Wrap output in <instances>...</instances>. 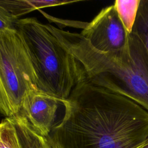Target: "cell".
<instances>
[{
	"instance_id": "7c38bea8",
	"label": "cell",
	"mask_w": 148,
	"mask_h": 148,
	"mask_svg": "<svg viewBox=\"0 0 148 148\" xmlns=\"http://www.w3.org/2000/svg\"><path fill=\"white\" fill-rule=\"evenodd\" d=\"M18 18L0 5V32L7 30H16Z\"/></svg>"
},
{
	"instance_id": "8fae6325",
	"label": "cell",
	"mask_w": 148,
	"mask_h": 148,
	"mask_svg": "<svg viewBox=\"0 0 148 148\" xmlns=\"http://www.w3.org/2000/svg\"><path fill=\"white\" fill-rule=\"evenodd\" d=\"M132 32L140 38L148 51V0H140Z\"/></svg>"
},
{
	"instance_id": "277c9868",
	"label": "cell",
	"mask_w": 148,
	"mask_h": 148,
	"mask_svg": "<svg viewBox=\"0 0 148 148\" xmlns=\"http://www.w3.org/2000/svg\"><path fill=\"white\" fill-rule=\"evenodd\" d=\"M39 90L25 45L18 32H0V113L6 117L20 114L25 98Z\"/></svg>"
},
{
	"instance_id": "30bf717a",
	"label": "cell",
	"mask_w": 148,
	"mask_h": 148,
	"mask_svg": "<svg viewBox=\"0 0 148 148\" xmlns=\"http://www.w3.org/2000/svg\"><path fill=\"white\" fill-rule=\"evenodd\" d=\"M0 148H23L12 117L0 122Z\"/></svg>"
},
{
	"instance_id": "52a82bcc",
	"label": "cell",
	"mask_w": 148,
	"mask_h": 148,
	"mask_svg": "<svg viewBox=\"0 0 148 148\" xmlns=\"http://www.w3.org/2000/svg\"><path fill=\"white\" fill-rule=\"evenodd\" d=\"M76 1H36V0H0V5L14 17H18L40 8L65 5Z\"/></svg>"
},
{
	"instance_id": "8992f818",
	"label": "cell",
	"mask_w": 148,
	"mask_h": 148,
	"mask_svg": "<svg viewBox=\"0 0 148 148\" xmlns=\"http://www.w3.org/2000/svg\"><path fill=\"white\" fill-rule=\"evenodd\" d=\"M63 101L39 90L35 91L25 98L20 114L38 133L48 136L54 125L58 106Z\"/></svg>"
},
{
	"instance_id": "7a4b0ae2",
	"label": "cell",
	"mask_w": 148,
	"mask_h": 148,
	"mask_svg": "<svg viewBox=\"0 0 148 148\" xmlns=\"http://www.w3.org/2000/svg\"><path fill=\"white\" fill-rule=\"evenodd\" d=\"M47 26L81 63L87 81L127 97L148 111V51L135 33H130L125 50L104 53L92 48L80 34Z\"/></svg>"
},
{
	"instance_id": "5b68a950",
	"label": "cell",
	"mask_w": 148,
	"mask_h": 148,
	"mask_svg": "<svg viewBox=\"0 0 148 148\" xmlns=\"http://www.w3.org/2000/svg\"><path fill=\"white\" fill-rule=\"evenodd\" d=\"M80 34L96 50L115 53L127 48L130 34L113 5L102 9L91 22L87 23Z\"/></svg>"
},
{
	"instance_id": "9c48e42d",
	"label": "cell",
	"mask_w": 148,
	"mask_h": 148,
	"mask_svg": "<svg viewBox=\"0 0 148 148\" xmlns=\"http://www.w3.org/2000/svg\"><path fill=\"white\" fill-rule=\"evenodd\" d=\"M140 0H116L113 5L126 30L130 34L134 27Z\"/></svg>"
},
{
	"instance_id": "3957f363",
	"label": "cell",
	"mask_w": 148,
	"mask_h": 148,
	"mask_svg": "<svg viewBox=\"0 0 148 148\" xmlns=\"http://www.w3.org/2000/svg\"><path fill=\"white\" fill-rule=\"evenodd\" d=\"M16 28L27 49L38 90L60 100L68 99L75 87L86 80L81 63L47 24L36 18L18 19Z\"/></svg>"
},
{
	"instance_id": "6da1fadb",
	"label": "cell",
	"mask_w": 148,
	"mask_h": 148,
	"mask_svg": "<svg viewBox=\"0 0 148 148\" xmlns=\"http://www.w3.org/2000/svg\"><path fill=\"white\" fill-rule=\"evenodd\" d=\"M49 135L57 148H134L148 137V111L130 98L79 83Z\"/></svg>"
},
{
	"instance_id": "ba28073f",
	"label": "cell",
	"mask_w": 148,
	"mask_h": 148,
	"mask_svg": "<svg viewBox=\"0 0 148 148\" xmlns=\"http://www.w3.org/2000/svg\"><path fill=\"white\" fill-rule=\"evenodd\" d=\"M12 117L23 148H39L38 133L25 117L20 114Z\"/></svg>"
},
{
	"instance_id": "4fadbf2b",
	"label": "cell",
	"mask_w": 148,
	"mask_h": 148,
	"mask_svg": "<svg viewBox=\"0 0 148 148\" xmlns=\"http://www.w3.org/2000/svg\"><path fill=\"white\" fill-rule=\"evenodd\" d=\"M38 140L39 148H57L49 135L43 136L38 133Z\"/></svg>"
},
{
	"instance_id": "5bb4252c",
	"label": "cell",
	"mask_w": 148,
	"mask_h": 148,
	"mask_svg": "<svg viewBox=\"0 0 148 148\" xmlns=\"http://www.w3.org/2000/svg\"><path fill=\"white\" fill-rule=\"evenodd\" d=\"M134 148H148V137Z\"/></svg>"
}]
</instances>
